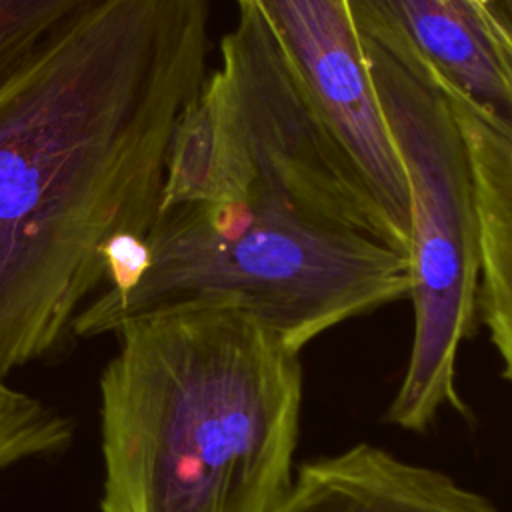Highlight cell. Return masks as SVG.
<instances>
[{
	"instance_id": "6da1fadb",
	"label": "cell",
	"mask_w": 512,
	"mask_h": 512,
	"mask_svg": "<svg viewBox=\"0 0 512 512\" xmlns=\"http://www.w3.org/2000/svg\"><path fill=\"white\" fill-rule=\"evenodd\" d=\"M206 50L208 0H98L0 82V380L72 336L110 236L148 234Z\"/></svg>"
},
{
	"instance_id": "7a4b0ae2",
	"label": "cell",
	"mask_w": 512,
	"mask_h": 512,
	"mask_svg": "<svg viewBox=\"0 0 512 512\" xmlns=\"http://www.w3.org/2000/svg\"><path fill=\"white\" fill-rule=\"evenodd\" d=\"M100 376L102 512H274L294 482L298 352L218 300L128 320Z\"/></svg>"
},
{
	"instance_id": "3957f363",
	"label": "cell",
	"mask_w": 512,
	"mask_h": 512,
	"mask_svg": "<svg viewBox=\"0 0 512 512\" xmlns=\"http://www.w3.org/2000/svg\"><path fill=\"white\" fill-rule=\"evenodd\" d=\"M150 266L126 294L100 290L72 336L118 332L148 312L198 300L238 306L300 350L322 332L408 296V254L292 210L186 204L156 214Z\"/></svg>"
},
{
	"instance_id": "277c9868",
	"label": "cell",
	"mask_w": 512,
	"mask_h": 512,
	"mask_svg": "<svg viewBox=\"0 0 512 512\" xmlns=\"http://www.w3.org/2000/svg\"><path fill=\"white\" fill-rule=\"evenodd\" d=\"M362 38V36H360ZM410 204L414 342L388 422L422 432L446 406L464 412L456 358L478 312L480 232L470 156L446 94L410 56L362 38Z\"/></svg>"
},
{
	"instance_id": "5b68a950",
	"label": "cell",
	"mask_w": 512,
	"mask_h": 512,
	"mask_svg": "<svg viewBox=\"0 0 512 512\" xmlns=\"http://www.w3.org/2000/svg\"><path fill=\"white\" fill-rule=\"evenodd\" d=\"M220 54L204 80L224 150L218 204L292 210L406 252L252 10L240 8Z\"/></svg>"
},
{
	"instance_id": "8992f818",
	"label": "cell",
	"mask_w": 512,
	"mask_h": 512,
	"mask_svg": "<svg viewBox=\"0 0 512 512\" xmlns=\"http://www.w3.org/2000/svg\"><path fill=\"white\" fill-rule=\"evenodd\" d=\"M236 2L258 16L306 100L354 162L408 254V186L348 0Z\"/></svg>"
},
{
	"instance_id": "52a82bcc",
	"label": "cell",
	"mask_w": 512,
	"mask_h": 512,
	"mask_svg": "<svg viewBox=\"0 0 512 512\" xmlns=\"http://www.w3.org/2000/svg\"><path fill=\"white\" fill-rule=\"evenodd\" d=\"M362 38L410 56L512 128V28L468 0H348Z\"/></svg>"
},
{
	"instance_id": "ba28073f",
	"label": "cell",
	"mask_w": 512,
	"mask_h": 512,
	"mask_svg": "<svg viewBox=\"0 0 512 512\" xmlns=\"http://www.w3.org/2000/svg\"><path fill=\"white\" fill-rule=\"evenodd\" d=\"M274 512H502L452 476L356 444L298 468Z\"/></svg>"
},
{
	"instance_id": "9c48e42d",
	"label": "cell",
	"mask_w": 512,
	"mask_h": 512,
	"mask_svg": "<svg viewBox=\"0 0 512 512\" xmlns=\"http://www.w3.org/2000/svg\"><path fill=\"white\" fill-rule=\"evenodd\" d=\"M464 136L480 232L478 312L512 382V128L442 84Z\"/></svg>"
},
{
	"instance_id": "30bf717a",
	"label": "cell",
	"mask_w": 512,
	"mask_h": 512,
	"mask_svg": "<svg viewBox=\"0 0 512 512\" xmlns=\"http://www.w3.org/2000/svg\"><path fill=\"white\" fill-rule=\"evenodd\" d=\"M72 436L68 416L0 380V472L64 452Z\"/></svg>"
},
{
	"instance_id": "8fae6325",
	"label": "cell",
	"mask_w": 512,
	"mask_h": 512,
	"mask_svg": "<svg viewBox=\"0 0 512 512\" xmlns=\"http://www.w3.org/2000/svg\"><path fill=\"white\" fill-rule=\"evenodd\" d=\"M94 2L98 0H0V82Z\"/></svg>"
},
{
	"instance_id": "7c38bea8",
	"label": "cell",
	"mask_w": 512,
	"mask_h": 512,
	"mask_svg": "<svg viewBox=\"0 0 512 512\" xmlns=\"http://www.w3.org/2000/svg\"><path fill=\"white\" fill-rule=\"evenodd\" d=\"M106 292L126 294L146 274L150 266V246L146 234L124 230L110 236L102 246Z\"/></svg>"
},
{
	"instance_id": "4fadbf2b",
	"label": "cell",
	"mask_w": 512,
	"mask_h": 512,
	"mask_svg": "<svg viewBox=\"0 0 512 512\" xmlns=\"http://www.w3.org/2000/svg\"><path fill=\"white\" fill-rule=\"evenodd\" d=\"M498 6H500V12H502L506 24L512 28V0H498Z\"/></svg>"
},
{
	"instance_id": "5bb4252c",
	"label": "cell",
	"mask_w": 512,
	"mask_h": 512,
	"mask_svg": "<svg viewBox=\"0 0 512 512\" xmlns=\"http://www.w3.org/2000/svg\"><path fill=\"white\" fill-rule=\"evenodd\" d=\"M470 4L478 6V8H488V10H500L498 0H468Z\"/></svg>"
}]
</instances>
